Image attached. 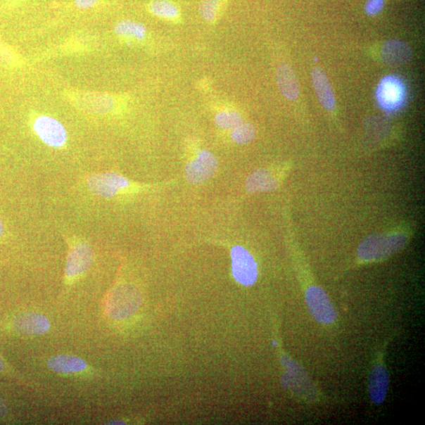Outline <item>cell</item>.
I'll use <instances>...</instances> for the list:
<instances>
[{
  "mask_svg": "<svg viewBox=\"0 0 425 425\" xmlns=\"http://www.w3.org/2000/svg\"><path fill=\"white\" fill-rule=\"evenodd\" d=\"M68 252L64 274L65 285H72L89 270L94 260L90 244L82 238H68Z\"/></svg>",
  "mask_w": 425,
  "mask_h": 425,
  "instance_id": "6da1fadb",
  "label": "cell"
},
{
  "mask_svg": "<svg viewBox=\"0 0 425 425\" xmlns=\"http://www.w3.org/2000/svg\"><path fill=\"white\" fill-rule=\"evenodd\" d=\"M86 185L92 195L103 198L120 196L132 186L127 178L115 172L91 175L86 178Z\"/></svg>",
  "mask_w": 425,
  "mask_h": 425,
  "instance_id": "7a4b0ae2",
  "label": "cell"
},
{
  "mask_svg": "<svg viewBox=\"0 0 425 425\" xmlns=\"http://www.w3.org/2000/svg\"><path fill=\"white\" fill-rule=\"evenodd\" d=\"M141 303L138 292L130 286L113 290L105 301L106 315L113 319H123L135 313Z\"/></svg>",
  "mask_w": 425,
  "mask_h": 425,
  "instance_id": "3957f363",
  "label": "cell"
},
{
  "mask_svg": "<svg viewBox=\"0 0 425 425\" xmlns=\"http://www.w3.org/2000/svg\"><path fill=\"white\" fill-rule=\"evenodd\" d=\"M377 101L388 112L400 110L407 98V88L403 81L395 76L385 77L378 86Z\"/></svg>",
  "mask_w": 425,
  "mask_h": 425,
  "instance_id": "277c9868",
  "label": "cell"
},
{
  "mask_svg": "<svg viewBox=\"0 0 425 425\" xmlns=\"http://www.w3.org/2000/svg\"><path fill=\"white\" fill-rule=\"evenodd\" d=\"M231 273L238 283L244 286L254 284L258 277V267L255 259L249 252L236 246L231 250Z\"/></svg>",
  "mask_w": 425,
  "mask_h": 425,
  "instance_id": "5b68a950",
  "label": "cell"
},
{
  "mask_svg": "<svg viewBox=\"0 0 425 425\" xmlns=\"http://www.w3.org/2000/svg\"><path fill=\"white\" fill-rule=\"evenodd\" d=\"M402 235H375L365 240L360 246L358 255L363 260H372L391 253L404 243Z\"/></svg>",
  "mask_w": 425,
  "mask_h": 425,
  "instance_id": "8992f818",
  "label": "cell"
},
{
  "mask_svg": "<svg viewBox=\"0 0 425 425\" xmlns=\"http://www.w3.org/2000/svg\"><path fill=\"white\" fill-rule=\"evenodd\" d=\"M33 129L42 141L51 148H62L68 141V132L61 122L50 116L38 117Z\"/></svg>",
  "mask_w": 425,
  "mask_h": 425,
  "instance_id": "52a82bcc",
  "label": "cell"
},
{
  "mask_svg": "<svg viewBox=\"0 0 425 425\" xmlns=\"http://www.w3.org/2000/svg\"><path fill=\"white\" fill-rule=\"evenodd\" d=\"M217 158L208 150H203L186 165L185 177L191 184L207 182L215 174L217 169Z\"/></svg>",
  "mask_w": 425,
  "mask_h": 425,
  "instance_id": "ba28073f",
  "label": "cell"
},
{
  "mask_svg": "<svg viewBox=\"0 0 425 425\" xmlns=\"http://www.w3.org/2000/svg\"><path fill=\"white\" fill-rule=\"evenodd\" d=\"M310 313L316 320L322 324H331L336 321V311L329 296L321 288L312 286L305 293Z\"/></svg>",
  "mask_w": 425,
  "mask_h": 425,
  "instance_id": "9c48e42d",
  "label": "cell"
},
{
  "mask_svg": "<svg viewBox=\"0 0 425 425\" xmlns=\"http://www.w3.org/2000/svg\"><path fill=\"white\" fill-rule=\"evenodd\" d=\"M12 325L18 333L27 336L42 335L51 328L49 319L35 312H26L18 315Z\"/></svg>",
  "mask_w": 425,
  "mask_h": 425,
  "instance_id": "30bf717a",
  "label": "cell"
},
{
  "mask_svg": "<svg viewBox=\"0 0 425 425\" xmlns=\"http://www.w3.org/2000/svg\"><path fill=\"white\" fill-rule=\"evenodd\" d=\"M48 368L56 374L64 375L79 374L89 369L83 358L70 355L52 356L46 362Z\"/></svg>",
  "mask_w": 425,
  "mask_h": 425,
  "instance_id": "8fae6325",
  "label": "cell"
},
{
  "mask_svg": "<svg viewBox=\"0 0 425 425\" xmlns=\"http://www.w3.org/2000/svg\"><path fill=\"white\" fill-rule=\"evenodd\" d=\"M412 58L410 46L400 41L385 43L381 50V58L385 64L396 66L408 63Z\"/></svg>",
  "mask_w": 425,
  "mask_h": 425,
  "instance_id": "7c38bea8",
  "label": "cell"
},
{
  "mask_svg": "<svg viewBox=\"0 0 425 425\" xmlns=\"http://www.w3.org/2000/svg\"><path fill=\"white\" fill-rule=\"evenodd\" d=\"M389 376L386 369L376 364L372 370L369 381V391L372 401L381 404L385 400L388 388Z\"/></svg>",
  "mask_w": 425,
  "mask_h": 425,
  "instance_id": "4fadbf2b",
  "label": "cell"
},
{
  "mask_svg": "<svg viewBox=\"0 0 425 425\" xmlns=\"http://www.w3.org/2000/svg\"><path fill=\"white\" fill-rule=\"evenodd\" d=\"M312 81L315 86L319 101L325 109L333 110L336 106V99L333 89L324 71L316 68L312 72Z\"/></svg>",
  "mask_w": 425,
  "mask_h": 425,
  "instance_id": "5bb4252c",
  "label": "cell"
},
{
  "mask_svg": "<svg viewBox=\"0 0 425 425\" xmlns=\"http://www.w3.org/2000/svg\"><path fill=\"white\" fill-rule=\"evenodd\" d=\"M277 82L279 89L285 98L289 101H294L298 98L300 94V86L291 66L287 64L279 66L277 71Z\"/></svg>",
  "mask_w": 425,
  "mask_h": 425,
  "instance_id": "9a60e30c",
  "label": "cell"
},
{
  "mask_svg": "<svg viewBox=\"0 0 425 425\" xmlns=\"http://www.w3.org/2000/svg\"><path fill=\"white\" fill-rule=\"evenodd\" d=\"M150 14L170 23L182 21V11L172 0H151L147 6Z\"/></svg>",
  "mask_w": 425,
  "mask_h": 425,
  "instance_id": "2e32d148",
  "label": "cell"
},
{
  "mask_svg": "<svg viewBox=\"0 0 425 425\" xmlns=\"http://www.w3.org/2000/svg\"><path fill=\"white\" fill-rule=\"evenodd\" d=\"M276 178L267 170H258L251 174L246 182V189L250 194L271 191L277 188Z\"/></svg>",
  "mask_w": 425,
  "mask_h": 425,
  "instance_id": "e0dca14e",
  "label": "cell"
},
{
  "mask_svg": "<svg viewBox=\"0 0 425 425\" xmlns=\"http://www.w3.org/2000/svg\"><path fill=\"white\" fill-rule=\"evenodd\" d=\"M229 0H202L198 12L205 22L215 24L227 9Z\"/></svg>",
  "mask_w": 425,
  "mask_h": 425,
  "instance_id": "ac0fdd59",
  "label": "cell"
},
{
  "mask_svg": "<svg viewBox=\"0 0 425 425\" xmlns=\"http://www.w3.org/2000/svg\"><path fill=\"white\" fill-rule=\"evenodd\" d=\"M115 32L118 36L135 39H144L147 35L145 25L130 19H124L117 23Z\"/></svg>",
  "mask_w": 425,
  "mask_h": 425,
  "instance_id": "d6986e66",
  "label": "cell"
},
{
  "mask_svg": "<svg viewBox=\"0 0 425 425\" xmlns=\"http://www.w3.org/2000/svg\"><path fill=\"white\" fill-rule=\"evenodd\" d=\"M215 122L222 129H234L243 122V117L236 110H223L217 113Z\"/></svg>",
  "mask_w": 425,
  "mask_h": 425,
  "instance_id": "ffe728a7",
  "label": "cell"
},
{
  "mask_svg": "<svg viewBox=\"0 0 425 425\" xmlns=\"http://www.w3.org/2000/svg\"><path fill=\"white\" fill-rule=\"evenodd\" d=\"M255 134L256 129L253 124L243 122L231 129V137L238 144H247L253 141Z\"/></svg>",
  "mask_w": 425,
  "mask_h": 425,
  "instance_id": "44dd1931",
  "label": "cell"
},
{
  "mask_svg": "<svg viewBox=\"0 0 425 425\" xmlns=\"http://www.w3.org/2000/svg\"><path fill=\"white\" fill-rule=\"evenodd\" d=\"M385 0H368L365 4V12L369 15H379L384 8Z\"/></svg>",
  "mask_w": 425,
  "mask_h": 425,
  "instance_id": "7402d4cb",
  "label": "cell"
},
{
  "mask_svg": "<svg viewBox=\"0 0 425 425\" xmlns=\"http://www.w3.org/2000/svg\"><path fill=\"white\" fill-rule=\"evenodd\" d=\"M103 0H75L76 8L80 10H87L97 6Z\"/></svg>",
  "mask_w": 425,
  "mask_h": 425,
  "instance_id": "603a6c76",
  "label": "cell"
},
{
  "mask_svg": "<svg viewBox=\"0 0 425 425\" xmlns=\"http://www.w3.org/2000/svg\"><path fill=\"white\" fill-rule=\"evenodd\" d=\"M6 370V364L3 358L0 357V373H3Z\"/></svg>",
  "mask_w": 425,
  "mask_h": 425,
  "instance_id": "cb8c5ba5",
  "label": "cell"
},
{
  "mask_svg": "<svg viewBox=\"0 0 425 425\" xmlns=\"http://www.w3.org/2000/svg\"><path fill=\"white\" fill-rule=\"evenodd\" d=\"M4 227L1 218H0V238H1L4 234Z\"/></svg>",
  "mask_w": 425,
  "mask_h": 425,
  "instance_id": "d4e9b609",
  "label": "cell"
},
{
  "mask_svg": "<svg viewBox=\"0 0 425 425\" xmlns=\"http://www.w3.org/2000/svg\"><path fill=\"white\" fill-rule=\"evenodd\" d=\"M12 1L18 2V1H22V0H12Z\"/></svg>",
  "mask_w": 425,
  "mask_h": 425,
  "instance_id": "484cf974",
  "label": "cell"
}]
</instances>
